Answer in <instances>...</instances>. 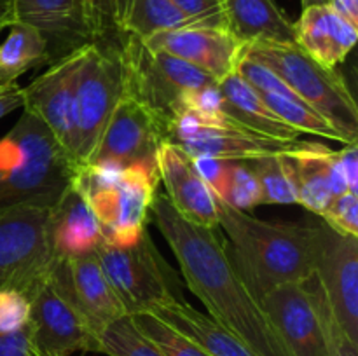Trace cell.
Returning <instances> with one entry per match:
<instances>
[{
  "mask_svg": "<svg viewBox=\"0 0 358 356\" xmlns=\"http://www.w3.org/2000/svg\"><path fill=\"white\" fill-rule=\"evenodd\" d=\"M150 220L173 251L185 285L208 316L238 339L254 356H289L261 302L234 271L219 227L185 220L164 194L150 206Z\"/></svg>",
  "mask_w": 358,
  "mask_h": 356,
  "instance_id": "1",
  "label": "cell"
},
{
  "mask_svg": "<svg viewBox=\"0 0 358 356\" xmlns=\"http://www.w3.org/2000/svg\"><path fill=\"white\" fill-rule=\"evenodd\" d=\"M219 223L231 243L227 250L234 271L261 302L289 283H308L315 274L317 225L268 222L231 208L217 199Z\"/></svg>",
  "mask_w": 358,
  "mask_h": 356,
  "instance_id": "2",
  "label": "cell"
},
{
  "mask_svg": "<svg viewBox=\"0 0 358 356\" xmlns=\"http://www.w3.org/2000/svg\"><path fill=\"white\" fill-rule=\"evenodd\" d=\"M77 164L52 133L30 112L0 140V213L49 208L72 185Z\"/></svg>",
  "mask_w": 358,
  "mask_h": 356,
  "instance_id": "3",
  "label": "cell"
},
{
  "mask_svg": "<svg viewBox=\"0 0 358 356\" xmlns=\"http://www.w3.org/2000/svg\"><path fill=\"white\" fill-rule=\"evenodd\" d=\"M157 164H80L72 187L90 202L105 243L128 246L136 243L150 222V206L159 187Z\"/></svg>",
  "mask_w": 358,
  "mask_h": 356,
  "instance_id": "4",
  "label": "cell"
},
{
  "mask_svg": "<svg viewBox=\"0 0 358 356\" xmlns=\"http://www.w3.org/2000/svg\"><path fill=\"white\" fill-rule=\"evenodd\" d=\"M243 51L271 68L297 98L324 115L346 143H358V108L338 68L308 56L296 42H250Z\"/></svg>",
  "mask_w": 358,
  "mask_h": 356,
  "instance_id": "5",
  "label": "cell"
},
{
  "mask_svg": "<svg viewBox=\"0 0 358 356\" xmlns=\"http://www.w3.org/2000/svg\"><path fill=\"white\" fill-rule=\"evenodd\" d=\"M119 49L124 63V93L145 105L166 128L185 110L194 91L217 82L184 59L152 51L135 35H126Z\"/></svg>",
  "mask_w": 358,
  "mask_h": 356,
  "instance_id": "6",
  "label": "cell"
},
{
  "mask_svg": "<svg viewBox=\"0 0 358 356\" xmlns=\"http://www.w3.org/2000/svg\"><path fill=\"white\" fill-rule=\"evenodd\" d=\"M96 257L128 316L152 313L157 307L184 300L177 272L164 260L147 230L128 246L103 243Z\"/></svg>",
  "mask_w": 358,
  "mask_h": 356,
  "instance_id": "7",
  "label": "cell"
},
{
  "mask_svg": "<svg viewBox=\"0 0 358 356\" xmlns=\"http://www.w3.org/2000/svg\"><path fill=\"white\" fill-rule=\"evenodd\" d=\"M124 94V63L119 45L91 42L76 75L73 161L90 163L112 110Z\"/></svg>",
  "mask_w": 358,
  "mask_h": 356,
  "instance_id": "8",
  "label": "cell"
},
{
  "mask_svg": "<svg viewBox=\"0 0 358 356\" xmlns=\"http://www.w3.org/2000/svg\"><path fill=\"white\" fill-rule=\"evenodd\" d=\"M164 142L178 147L189 159L250 161L271 154H287L299 140L282 142L259 135L224 114L205 115L185 108L168 124Z\"/></svg>",
  "mask_w": 358,
  "mask_h": 356,
  "instance_id": "9",
  "label": "cell"
},
{
  "mask_svg": "<svg viewBox=\"0 0 358 356\" xmlns=\"http://www.w3.org/2000/svg\"><path fill=\"white\" fill-rule=\"evenodd\" d=\"M49 208H14L0 213V288L23 293L52 265L48 239Z\"/></svg>",
  "mask_w": 358,
  "mask_h": 356,
  "instance_id": "10",
  "label": "cell"
},
{
  "mask_svg": "<svg viewBox=\"0 0 358 356\" xmlns=\"http://www.w3.org/2000/svg\"><path fill=\"white\" fill-rule=\"evenodd\" d=\"M315 274L332 318L343 334L358 344V237L317 222Z\"/></svg>",
  "mask_w": 358,
  "mask_h": 356,
  "instance_id": "11",
  "label": "cell"
},
{
  "mask_svg": "<svg viewBox=\"0 0 358 356\" xmlns=\"http://www.w3.org/2000/svg\"><path fill=\"white\" fill-rule=\"evenodd\" d=\"M31 342L41 356H70L77 351L100 353V341L83 314L69 302L49 272L30 290Z\"/></svg>",
  "mask_w": 358,
  "mask_h": 356,
  "instance_id": "12",
  "label": "cell"
},
{
  "mask_svg": "<svg viewBox=\"0 0 358 356\" xmlns=\"http://www.w3.org/2000/svg\"><path fill=\"white\" fill-rule=\"evenodd\" d=\"M166 126L140 101L122 94L112 110L96 149L87 164L126 168L131 164H157Z\"/></svg>",
  "mask_w": 358,
  "mask_h": 356,
  "instance_id": "13",
  "label": "cell"
},
{
  "mask_svg": "<svg viewBox=\"0 0 358 356\" xmlns=\"http://www.w3.org/2000/svg\"><path fill=\"white\" fill-rule=\"evenodd\" d=\"M87 45V44H86ZM52 59L48 68L23 87V110L34 114L73 161V101L76 75L84 47ZM76 163V161H73Z\"/></svg>",
  "mask_w": 358,
  "mask_h": 356,
  "instance_id": "14",
  "label": "cell"
},
{
  "mask_svg": "<svg viewBox=\"0 0 358 356\" xmlns=\"http://www.w3.org/2000/svg\"><path fill=\"white\" fill-rule=\"evenodd\" d=\"M49 278L98 337L108 325L128 316L101 269L96 251L52 260Z\"/></svg>",
  "mask_w": 358,
  "mask_h": 356,
  "instance_id": "15",
  "label": "cell"
},
{
  "mask_svg": "<svg viewBox=\"0 0 358 356\" xmlns=\"http://www.w3.org/2000/svg\"><path fill=\"white\" fill-rule=\"evenodd\" d=\"M261 306L289 356H331L327 332L308 283L278 286Z\"/></svg>",
  "mask_w": 358,
  "mask_h": 356,
  "instance_id": "16",
  "label": "cell"
},
{
  "mask_svg": "<svg viewBox=\"0 0 358 356\" xmlns=\"http://www.w3.org/2000/svg\"><path fill=\"white\" fill-rule=\"evenodd\" d=\"M152 51L166 52L198 66L219 82L236 70L245 44L229 30L215 27H187L159 31L145 38Z\"/></svg>",
  "mask_w": 358,
  "mask_h": 356,
  "instance_id": "17",
  "label": "cell"
},
{
  "mask_svg": "<svg viewBox=\"0 0 358 356\" xmlns=\"http://www.w3.org/2000/svg\"><path fill=\"white\" fill-rule=\"evenodd\" d=\"M16 23L30 24L45 37L51 58H62L93 42L86 0H10Z\"/></svg>",
  "mask_w": 358,
  "mask_h": 356,
  "instance_id": "18",
  "label": "cell"
},
{
  "mask_svg": "<svg viewBox=\"0 0 358 356\" xmlns=\"http://www.w3.org/2000/svg\"><path fill=\"white\" fill-rule=\"evenodd\" d=\"M294 173L297 205L320 215L329 202L348 191L339 150L317 142H297L285 154Z\"/></svg>",
  "mask_w": 358,
  "mask_h": 356,
  "instance_id": "19",
  "label": "cell"
},
{
  "mask_svg": "<svg viewBox=\"0 0 358 356\" xmlns=\"http://www.w3.org/2000/svg\"><path fill=\"white\" fill-rule=\"evenodd\" d=\"M157 171L166 188L164 195L185 220L201 227H217L215 194L178 147L163 142L157 152Z\"/></svg>",
  "mask_w": 358,
  "mask_h": 356,
  "instance_id": "20",
  "label": "cell"
},
{
  "mask_svg": "<svg viewBox=\"0 0 358 356\" xmlns=\"http://www.w3.org/2000/svg\"><path fill=\"white\" fill-rule=\"evenodd\" d=\"M48 239L52 260L94 253L105 243L90 202L72 185L49 209Z\"/></svg>",
  "mask_w": 358,
  "mask_h": 356,
  "instance_id": "21",
  "label": "cell"
},
{
  "mask_svg": "<svg viewBox=\"0 0 358 356\" xmlns=\"http://www.w3.org/2000/svg\"><path fill=\"white\" fill-rule=\"evenodd\" d=\"M296 44L329 68L345 63L358 38V27L336 14L331 6L306 7L294 23Z\"/></svg>",
  "mask_w": 358,
  "mask_h": 356,
  "instance_id": "22",
  "label": "cell"
},
{
  "mask_svg": "<svg viewBox=\"0 0 358 356\" xmlns=\"http://www.w3.org/2000/svg\"><path fill=\"white\" fill-rule=\"evenodd\" d=\"M219 89L222 94V114L234 122L282 142L299 140L301 133L283 122L236 70L219 80Z\"/></svg>",
  "mask_w": 358,
  "mask_h": 356,
  "instance_id": "23",
  "label": "cell"
},
{
  "mask_svg": "<svg viewBox=\"0 0 358 356\" xmlns=\"http://www.w3.org/2000/svg\"><path fill=\"white\" fill-rule=\"evenodd\" d=\"M227 28L243 44L250 42H296L294 23L276 0H222Z\"/></svg>",
  "mask_w": 358,
  "mask_h": 356,
  "instance_id": "24",
  "label": "cell"
},
{
  "mask_svg": "<svg viewBox=\"0 0 358 356\" xmlns=\"http://www.w3.org/2000/svg\"><path fill=\"white\" fill-rule=\"evenodd\" d=\"M152 314L196 342L208 356H254L234 335L185 299L157 307Z\"/></svg>",
  "mask_w": 358,
  "mask_h": 356,
  "instance_id": "25",
  "label": "cell"
},
{
  "mask_svg": "<svg viewBox=\"0 0 358 356\" xmlns=\"http://www.w3.org/2000/svg\"><path fill=\"white\" fill-rule=\"evenodd\" d=\"M51 61L44 35L30 24L14 23L9 27V35L0 42V82H16L24 72L48 66Z\"/></svg>",
  "mask_w": 358,
  "mask_h": 356,
  "instance_id": "26",
  "label": "cell"
},
{
  "mask_svg": "<svg viewBox=\"0 0 358 356\" xmlns=\"http://www.w3.org/2000/svg\"><path fill=\"white\" fill-rule=\"evenodd\" d=\"M187 27H201V24L182 13L171 0H128L121 31L124 37L135 35L145 40L159 31Z\"/></svg>",
  "mask_w": 358,
  "mask_h": 356,
  "instance_id": "27",
  "label": "cell"
},
{
  "mask_svg": "<svg viewBox=\"0 0 358 356\" xmlns=\"http://www.w3.org/2000/svg\"><path fill=\"white\" fill-rule=\"evenodd\" d=\"M261 187V205H297L292 168L285 154L247 161Z\"/></svg>",
  "mask_w": 358,
  "mask_h": 356,
  "instance_id": "28",
  "label": "cell"
},
{
  "mask_svg": "<svg viewBox=\"0 0 358 356\" xmlns=\"http://www.w3.org/2000/svg\"><path fill=\"white\" fill-rule=\"evenodd\" d=\"M261 94V93H259ZM262 100L266 101L269 108L282 119L283 122L296 129L297 133H308L313 136H322V138L332 140L346 145V140L324 115L318 114L317 110L304 103L297 96H283L276 93H262Z\"/></svg>",
  "mask_w": 358,
  "mask_h": 356,
  "instance_id": "29",
  "label": "cell"
},
{
  "mask_svg": "<svg viewBox=\"0 0 358 356\" xmlns=\"http://www.w3.org/2000/svg\"><path fill=\"white\" fill-rule=\"evenodd\" d=\"M217 199L240 212L261 206V187L247 161H224L222 173L213 187Z\"/></svg>",
  "mask_w": 358,
  "mask_h": 356,
  "instance_id": "30",
  "label": "cell"
},
{
  "mask_svg": "<svg viewBox=\"0 0 358 356\" xmlns=\"http://www.w3.org/2000/svg\"><path fill=\"white\" fill-rule=\"evenodd\" d=\"M100 353L107 356H164L133 323L131 316L108 325L98 337Z\"/></svg>",
  "mask_w": 358,
  "mask_h": 356,
  "instance_id": "31",
  "label": "cell"
},
{
  "mask_svg": "<svg viewBox=\"0 0 358 356\" xmlns=\"http://www.w3.org/2000/svg\"><path fill=\"white\" fill-rule=\"evenodd\" d=\"M131 320L136 328L149 341H152L164 356H208L196 342L161 321L152 313L133 314Z\"/></svg>",
  "mask_w": 358,
  "mask_h": 356,
  "instance_id": "32",
  "label": "cell"
},
{
  "mask_svg": "<svg viewBox=\"0 0 358 356\" xmlns=\"http://www.w3.org/2000/svg\"><path fill=\"white\" fill-rule=\"evenodd\" d=\"M128 0H86L87 20H90L93 42L121 45V23Z\"/></svg>",
  "mask_w": 358,
  "mask_h": 356,
  "instance_id": "33",
  "label": "cell"
},
{
  "mask_svg": "<svg viewBox=\"0 0 358 356\" xmlns=\"http://www.w3.org/2000/svg\"><path fill=\"white\" fill-rule=\"evenodd\" d=\"M236 72L254 87L257 93H276L283 94V96H296L289 86L273 72L271 68L255 59L254 56L241 52L240 59H238Z\"/></svg>",
  "mask_w": 358,
  "mask_h": 356,
  "instance_id": "34",
  "label": "cell"
},
{
  "mask_svg": "<svg viewBox=\"0 0 358 356\" xmlns=\"http://www.w3.org/2000/svg\"><path fill=\"white\" fill-rule=\"evenodd\" d=\"M318 216L338 232L358 237V194L336 195Z\"/></svg>",
  "mask_w": 358,
  "mask_h": 356,
  "instance_id": "35",
  "label": "cell"
},
{
  "mask_svg": "<svg viewBox=\"0 0 358 356\" xmlns=\"http://www.w3.org/2000/svg\"><path fill=\"white\" fill-rule=\"evenodd\" d=\"M30 321V297L16 288H0V334H13Z\"/></svg>",
  "mask_w": 358,
  "mask_h": 356,
  "instance_id": "36",
  "label": "cell"
},
{
  "mask_svg": "<svg viewBox=\"0 0 358 356\" xmlns=\"http://www.w3.org/2000/svg\"><path fill=\"white\" fill-rule=\"evenodd\" d=\"M311 292H313L315 304H317L318 313H320L322 321H324L325 332H327L331 356H358V344H353V342L343 334L341 328L338 327V323H336L334 318H332L331 311H329L327 304H325L318 286L317 288H311Z\"/></svg>",
  "mask_w": 358,
  "mask_h": 356,
  "instance_id": "37",
  "label": "cell"
},
{
  "mask_svg": "<svg viewBox=\"0 0 358 356\" xmlns=\"http://www.w3.org/2000/svg\"><path fill=\"white\" fill-rule=\"evenodd\" d=\"M171 2L201 27L227 28L226 13L220 0H171Z\"/></svg>",
  "mask_w": 358,
  "mask_h": 356,
  "instance_id": "38",
  "label": "cell"
},
{
  "mask_svg": "<svg viewBox=\"0 0 358 356\" xmlns=\"http://www.w3.org/2000/svg\"><path fill=\"white\" fill-rule=\"evenodd\" d=\"M0 356H41L31 342L28 325L13 334H0Z\"/></svg>",
  "mask_w": 358,
  "mask_h": 356,
  "instance_id": "39",
  "label": "cell"
},
{
  "mask_svg": "<svg viewBox=\"0 0 358 356\" xmlns=\"http://www.w3.org/2000/svg\"><path fill=\"white\" fill-rule=\"evenodd\" d=\"M339 157L348 191L358 194V143H346L343 150H339Z\"/></svg>",
  "mask_w": 358,
  "mask_h": 356,
  "instance_id": "40",
  "label": "cell"
},
{
  "mask_svg": "<svg viewBox=\"0 0 358 356\" xmlns=\"http://www.w3.org/2000/svg\"><path fill=\"white\" fill-rule=\"evenodd\" d=\"M21 107H23V86L13 82L0 89V119Z\"/></svg>",
  "mask_w": 358,
  "mask_h": 356,
  "instance_id": "41",
  "label": "cell"
},
{
  "mask_svg": "<svg viewBox=\"0 0 358 356\" xmlns=\"http://www.w3.org/2000/svg\"><path fill=\"white\" fill-rule=\"evenodd\" d=\"M331 9L348 23L358 27V0H331Z\"/></svg>",
  "mask_w": 358,
  "mask_h": 356,
  "instance_id": "42",
  "label": "cell"
},
{
  "mask_svg": "<svg viewBox=\"0 0 358 356\" xmlns=\"http://www.w3.org/2000/svg\"><path fill=\"white\" fill-rule=\"evenodd\" d=\"M14 23H16V17H14L13 2L10 0H0V34L6 28L13 27Z\"/></svg>",
  "mask_w": 358,
  "mask_h": 356,
  "instance_id": "43",
  "label": "cell"
},
{
  "mask_svg": "<svg viewBox=\"0 0 358 356\" xmlns=\"http://www.w3.org/2000/svg\"><path fill=\"white\" fill-rule=\"evenodd\" d=\"M331 0H301V7L306 9V7H315V6H329Z\"/></svg>",
  "mask_w": 358,
  "mask_h": 356,
  "instance_id": "44",
  "label": "cell"
},
{
  "mask_svg": "<svg viewBox=\"0 0 358 356\" xmlns=\"http://www.w3.org/2000/svg\"><path fill=\"white\" fill-rule=\"evenodd\" d=\"M7 86V84H2V82H0V89H2V87H6Z\"/></svg>",
  "mask_w": 358,
  "mask_h": 356,
  "instance_id": "45",
  "label": "cell"
},
{
  "mask_svg": "<svg viewBox=\"0 0 358 356\" xmlns=\"http://www.w3.org/2000/svg\"><path fill=\"white\" fill-rule=\"evenodd\" d=\"M220 2H222V0H220Z\"/></svg>",
  "mask_w": 358,
  "mask_h": 356,
  "instance_id": "46",
  "label": "cell"
}]
</instances>
